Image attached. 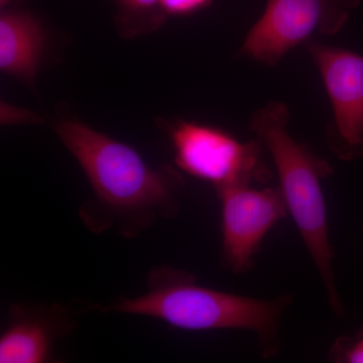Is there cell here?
I'll return each mask as SVG.
<instances>
[{
	"mask_svg": "<svg viewBox=\"0 0 363 363\" xmlns=\"http://www.w3.org/2000/svg\"><path fill=\"white\" fill-rule=\"evenodd\" d=\"M54 130L92 187L93 198L79 209L91 233L114 229L130 240L178 215L185 181L175 169L152 168L133 147L74 119H61Z\"/></svg>",
	"mask_w": 363,
	"mask_h": 363,
	"instance_id": "1",
	"label": "cell"
},
{
	"mask_svg": "<svg viewBox=\"0 0 363 363\" xmlns=\"http://www.w3.org/2000/svg\"><path fill=\"white\" fill-rule=\"evenodd\" d=\"M293 296L262 300L198 285L192 272L162 264L150 269L147 291L121 298L104 312L155 318L187 331L245 330L255 334L262 357H276L281 345L284 315Z\"/></svg>",
	"mask_w": 363,
	"mask_h": 363,
	"instance_id": "2",
	"label": "cell"
},
{
	"mask_svg": "<svg viewBox=\"0 0 363 363\" xmlns=\"http://www.w3.org/2000/svg\"><path fill=\"white\" fill-rule=\"evenodd\" d=\"M289 108L272 101L257 109L250 119V130L271 154L279 180V191L303 242L323 283L329 307L342 317L344 309L334 274V250L329 235L328 214L322 188L333 173L326 160L288 130Z\"/></svg>",
	"mask_w": 363,
	"mask_h": 363,
	"instance_id": "3",
	"label": "cell"
},
{
	"mask_svg": "<svg viewBox=\"0 0 363 363\" xmlns=\"http://www.w3.org/2000/svg\"><path fill=\"white\" fill-rule=\"evenodd\" d=\"M362 0H267L248 30L240 56L274 67L313 35H336Z\"/></svg>",
	"mask_w": 363,
	"mask_h": 363,
	"instance_id": "4",
	"label": "cell"
},
{
	"mask_svg": "<svg viewBox=\"0 0 363 363\" xmlns=\"http://www.w3.org/2000/svg\"><path fill=\"white\" fill-rule=\"evenodd\" d=\"M169 135L178 168L211 184L217 193L267 175L259 140L242 143L220 128L185 121L172 124Z\"/></svg>",
	"mask_w": 363,
	"mask_h": 363,
	"instance_id": "5",
	"label": "cell"
},
{
	"mask_svg": "<svg viewBox=\"0 0 363 363\" xmlns=\"http://www.w3.org/2000/svg\"><path fill=\"white\" fill-rule=\"evenodd\" d=\"M330 99L333 119L327 128L329 149L343 161L363 157V57L357 52L308 42Z\"/></svg>",
	"mask_w": 363,
	"mask_h": 363,
	"instance_id": "6",
	"label": "cell"
},
{
	"mask_svg": "<svg viewBox=\"0 0 363 363\" xmlns=\"http://www.w3.org/2000/svg\"><path fill=\"white\" fill-rule=\"evenodd\" d=\"M221 202L220 262L225 271L242 274L252 269L262 241L289 215L279 189L235 186L217 193Z\"/></svg>",
	"mask_w": 363,
	"mask_h": 363,
	"instance_id": "7",
	"label": "cell"
},
{
	"mask_svg": "<svg viewBox=\"0 0 363 363\" xmlns=\"http://www.w3.org/2000/svg\"><path fill=\"white\" fill-rule=\"evenodd\" d=\"M9 322L0 337V363L54 362V346L75 328L67 306L13 303Z\"/></svg>",
	"mask_w": 363,
	"mask_h": 363,
	"instance_id": "8",
	"label": "cell"
},
{
	"mask_svg": "<svg viewBox=\"0 0 363 363\" xmlns=\"http://www.w3.org/2000/svg\"><path fill=\"white\" fill-rule=\"evenodd\" d=\"M45 30L39 21L23 11H4L0 16V69L33 84L45 47Z\"/></svg>",
	"mask_w": 363,
	"mask_h": 363,
	"instance_id": "9",
	"label": "cell"
},
{
	"mask_svg": "<svg viewBox=\"0 0 363 363\" xmlns=\"http://www.w3.org/2000/svg\"><path fill=\"white\" fill-rule=\"evenodd\" d=\"M329 362L335 363H363V327L350 336H339L332 344Z\"/></svg>",
	"mask_w": 363,
	"mask_h": 363,
	"instance_id": "10",
	"label": "cell"
},
{
	"mask_svg": "<svg viewBox=\"0 0 363 363\" xmlns=\"http://www.w3.org/2000/svg\"><path fill=\"white\" fill-rule=\"evenodd\" d=\"M211 2L212 0H160L159 7L172 16H188L201 11Z\"/></svg>",
	"mask_w": 363,
	"mask_h": 363,
	"instance_id": "11",
	"label": "cell"
},
{
	"mask_svg": "<svg viewBox=\"0 0 363 363\" xmlns=\"http://www.w3.org/2000/svg\"><path fill=\"white\" fill-rule=\"evenodd\" d=\"M124 6L130 9H138V11H145V9H152L155 6H159L160 0H121Z\"/></svg>",
	"mask_w": 363,
	"mask_h": 363,
	"instance_id": "12",
	"label": "cell"
},
{
	"mask_svg": "<svg viewBox=\"0 0 363 363\" xmlns=\"http://www.w3.org/2000/svg\"><path fill=\"white\" fill-rule=\"evenodd\" d=\"M11 0H0V6L6 7L7 4H11Z\"/></svg>",
	"mask_w": 363,
	"mask_h": 363,
	"instance_id": "13",
	"label": "cell"
}]
</instances>
